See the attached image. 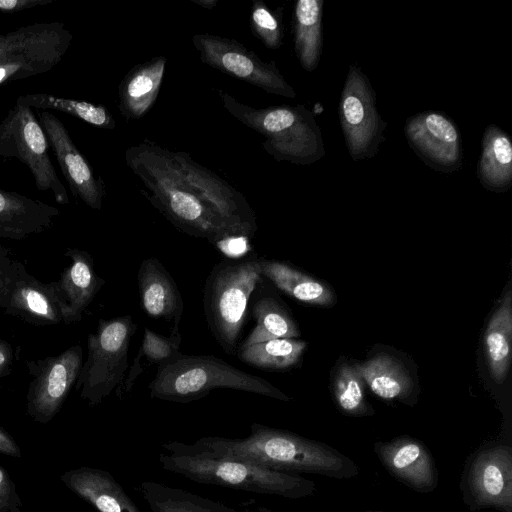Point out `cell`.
Wrapping results in <instances>:
<instances>
[{
    "mask_svg": "<svg viewBox=\"0 0 512 512\" xmlns=\"http://www.w3.org/2000/svg\"><path fill=\"white\" fill-rule=\"evenodd\" d=\"M59 210L40 200L0 189V238L22 240L53 225Z\"/></svg>",
    "mask_w": 512,
    "mask_h": 512,
    "instance_id": "20",
    "label": "cell"
},
{
    "mask_svg": "<svg viewBox=\"0 0 512 512\" xmlns=\"http://www.w3.org/2000/svg\"><path fill=\"white\" fill-rule=\"evenodd\" d=\"M192 43L204 64L267 93L289 98L296 96L274 62L263 61L237 40L201 33L192 37Z\"/></svg>",
    "mask_w": 512,
    "mask_h": 512,
    "instance_id": "11",
    "label": "cell"
},
{
    "mask_svg": "<svg viewBox=\"0 0 512 512\" xmlns=\"http://www.w3.org/2000/svg\"><path fill=\"white\" fill-rule=\"evenodd\" d=\"M125 160L142 193L179 230L222 251L253 237L257 226L245 197L189 154L145 139L126 150Z\"/></svg>",
    "mask_w": 512,
    "mask_h": 512,
    "instance_id": "1",
    "label": "cell"
},
{
    "mask_svg": "<svg viewBox=\"0 0 512 512\" xmlns=\"http://www.w3.org/2000/svg\"><path fill=\"white\" fill-rule=\"evenodd\" d=\"M219 96L229 114L265 138L262 147L276 160L309 164L324 154L319 127L304 106L255 108L222 90Z\"/></svg>",
    "mask_w": 512,
    "mask_h": 512,
    "instance_id": "4",
    "label": "cell"
},
{
    "mask_svg": "<svg viewBox=\"0 0 512 512\" xmlns=\"http://www.w3.org/2000/svg\"><path fill=\"white\" fill-rule=\"evenodd\" d=\"M218 388L255 393L282 401L290 400V397L266 379L246 373L213 355L180 353L158 366L149 384L151 398L177 403L198 400Z\"/></svg>",
    "mask_w": 512,
    "mask_h": 512,
    "instance_id": "3",
    "label": "cell"
},
{
    "mask_svg": "<svg viewBox=\"0 0 512 512\" xmlns=\"http://www.w3.org/2000/svg\"><path fill=\"white\" fill-rule=\"evenodd\" d=\"M192 2L200 5L201 7L212 9L217 4L218 0H192Z\"/></svg>",
    "mask_w": 512,
    "mask_h": 512,
    "instance_id": "40",
    "label": "cell"
},
{
    "mask_svg": "<svg viewBox=\"0 0 512 512\" xmlns=\"http://www.w3.org/2000/svg\"><path fill=\"white\" fill-rule=\"evenodd\" d=\"M405 134L411 147L432 168L450 172L460 167L459 132L443 114L425 112L411 117Z\"/></svg>",
    "mask_w": 512,
    "mask_h": 512,
    "instance_id": "17",
    "label": "cell"
},
{
    "mask_svg": "<svg viewBox=\"0 0 512 512\" xmlns=\"http://www.w3.org/2000/svg\"><path fill=\"white\" fill-rule=\"evenodd\" d=\"M481 183L494 191H505L512 182V144L502 130L487 127L478 165Z\"/></svg>",
    "mask_w": 512,
    "mask_h": 512,
    "instance_id": "24",
    "label": "cell"
},
{
    "mask_svg": "<svg viewBox=\"0 0 512 512\" xmlns=\"http://www.w3.org/2000/svg\"><path fill=\"white\" fill-rule=\"evenodd\" d=\"M10 263H11V262H10ZM9 265H10V264H9ZM9 265H8V266H9ZM8 266H0V287H1L2 282H3L4 272H5V270H6V268H7Z\"/></svg>",
    "mask_w": 512,
    "mask_h": 512,
    "instance_id": "42",
    "label": "cell"
},
{
    "mask_svg": "<svg viewBox=\"0 0 512 512\" xmlns=\"http://www.w3.org/2000/svg\"><path fill=\"white\" fill-rule=\"evenodd\" d=\"M13 361L14 351L12 345L5 339L0 338V378L6 377L11 373Z\"/></svg>",
    "mask_w": 512,
    "mask_h": 512,
    "instance_id": "37",
    "label": "cell"
},
{
    "mask_svg": "<svg viewBox=\"0 0 512 512\" xmlns=\"http://www.w3.org/2000/svg\"><path fill=\"white\" fill-rule=\"evenodd\" d=\"M71 259L70 265L57 281L50 282L55 300L65 324L78 322L83 312L105 284L97 275L89 252L68 248L64 253Z\"/></svg>",
    "mask_w": 512,
    "mask_h": 512,
    "instance_id": "18",
    "label": "cell"
},
{
    "mask_svg": "<svg viewBox=\"0 0 512 512\" xmlns=\"http://www.w3.org/2000/svg\"><path fill=\"white\" fill-rule=\"evenodd\" d=\"M6 37L0 53V87L50 71L61 61L73 40L62 22L22 26L6 33Z\"/></svg>",
    "mask_w": 512,
    "mask_h": 512,
    "instance_id": "8",
    "label": "cell"
},
{
    "mask_svg": "<svg viewBox=\"0 0 512 512\" xmlns=\"http://www.w3.org/2000/svg\"><path fill=\"white\" fill-rule=\"evenodd\" d=\"M334 394L343 413L352 416L371 414L364 399L362 378L355 367L343 365L340 368L335 379Z\"/></svg>",
    "mask_w": 512,
    "mask_h": 512,
    "instance_id": "33",
    "label": "cell"
},
{
    "mask_svg": "<svg viewBox=\"0 0 512 512\" xmlns=\"http://www.w3.org/2000/svg\"><path fill=\"white\" fill-rule=\"evenodd\" d=\"M9 249L0 244V266H8L12 259L9 257Z\"/></svg>",
    "mask_w": 512,
    "mask_h": 512,
    "instance_id": "39",
    "label": "cell"
},
{
    "mask_svg": "<svg viewBox=\"0 0 512 512\" xmlns=\"http://www.w3.org/2000/svg\"><path fill=\"white\" fill-rule=\"evenodd\" d=\"M158 460L164 470L202 484L288 499L312 496L317 489L314 481L299 474L275 471L243 461L170 453H160Z\"/></svg>",
    "mask_w": 512,
    "mask_h": 512,
    "instance_id": "5",
    "label": "cell"
},
{
    "mask_svg": "<svg viewBox=\"0 0 512 512\" xmlns=\"http://www.w3.org/2000/svg\"><path fill=\"white\" fill-rule=\"evenodd\" d=\"M162 447L170 454L231 459L290 474L310 473L339 480L359 474L356 463L336 448L259 423L250 426L245 438L203 437L192 444L169 441Z\"/></svg>",
    "mask_w": 512,
    "mask_h": 512,
    "instance_id": "2",
    "label": "cell"
},
{
    "mask_svg": "<svg viewBox=\"0 0 512 512\" xmlns=\"http://www.w3.org/2000/svg\"><path fill=\"white\" fill-rule=\"evenodd\" d=\"M259 269L262 276L298 301L316 305L333 302L328 287L284 262L259 258Z\"/></svg>",
    "mask_w": 512,
    "mask_h": 512,
    "instance_id": "23",
    "label": "cell"
},
{
    "mask_svg": "<svg viewBox=\"0 0 512 512\" xmlns=\"http://www.w3.org/2000/svg\"><path fill=\"white\" fill-rule=\"evenodd\" d=\"M261 278L259 258L250 253L218 263L206 280V321L217 343L228 354L236 351L250 296Z\"/></svg>",
    "mask_w": 512,
    "mask_h": 512,
    "instance_id": "6",
    "label": "cell"
},
{
    "mask_svg": "<svg viewBox=\"0 0 512 512\" xmlns=\"http://www.w3.org/2000/svg\"><path fill=\"white\" fill-rule=\"evenodd\" d=\"M373 450L387 472L408 488L430 493L438 486L435 460L419 439L404 435L389 441H377Z\"/></svg>",
    "mask_w": 512,
    "mask_h": 512,
    "instance_id": "16",
    "label": "cell"
},
{
    "mask_svg": "<svg viewBox=\"0 0 512 512\" xmlns=\"http://www.w3.org/2000/svg\"><path fill=\"white\" fill-rule=\"evenodd\" d=\"M364 512H387V511H382V510H367V511H364Z\"/></svg>",
    "mask_w": 512,
    "mask_h": 512,
    "instance_id": "43",
    "label": "cell"
},
{
    "mask_svg": "<svg viewBox=\"0 0 512 512\" xmlns=\"http://www.w3.org/2000/svg\"><path fill=\"white\" fill-rule=\"evenodd\" d=\"M253 35L267 48L278 49L282 44L283 26L281 10L272 11L261 0H255L250 14Z\"/></svg>",
    "mask_w": 512,
    "mask_h": 512,
    "instance_id": "34",
    "label": "cell"
},
{
    "mask_svg": "<svg viewBox=\"0 0 512 512\" xmlns=\"http://www.w3.org/2000/svg\"><path fill=\"white\" fill-rule=\"evenodd\" d=\"M139 491L152 512H237L223 503L155 481L141 482Z\"/></svg>",
    "mask_w": 512,
    "mask_h": 512,
    "instance_id": "25",
    "label": "cell"
},
{
    "mask_svg": "<svg viewBox=\"0 0 512 512\" xmlns=\"http://www.w3.org/2000/svg\"><path fill=\"white\" fill-rule=\"evenodd\" d=\"M166 67V57L157 56L135 65L118 87L119 110L127 120H138L155 104Z\"/></svg>",
    "mask_w": 512,
    "mask_h": 512,
    "instance_id": "21",
    "label": "cell"
},
{
    "mask_svg": "<svg viewBox=\"0 0 512 512\" xmlns=\"http://www.w3.org/2000/svg\"><path fill=\"white\" fill-rule=\"evenodd\" d=\"M6 42H7L6 34H4V35L0 34V53L3 51V49L6 45Z\"/></svg>",
    "mask_w": 512,
    "mask_h": 512,
    "instance_id": "41",
    "label": "cell"
},
{
    "mask_svg": "<svg viewBox=\"0 0 512 512\" xmlns=\"http://www.w3.org/2000/svg\"><path fill=\"white\" fill-rule=\"evenodd\" d=\"M32 379L27 391V414L36 422L48 423L64 404L75 386L83 350L74 345L55 356L26 361Z\"/></svg>",
    "mask_w": 512,
    "mask_h": 512,
    "instance_id": "12",
    "label": "cell"
},
{
    "mask_svg": "<svg viewBox=\"0 0 512 512\" xmlns=\"http://www.w3.org/2000/svg\"><path fill=\"white\" fill-rule=\"evenodd\" d=\"M460 490L470 511L512 512L511 445L489 442L473 451L465 461Z\"/></svg>",
    "mask_w": 512,
    "mask_h": 512,
    "instance_id": "10",
    "label": "cell"
},
{
    "mask_svg": "<svg viewBox=\"0 0 512 512\" xmlns=\"http://www.w3.org/2000/svg\"><path fill=\"white\" fill-rule=\"evenodd\" d=\"M252 314L256 325L239 347L272 339L295 338L300 335L292 317L272 297L257 300L253 305Z\"/></svg>",
    "mask_w": 512,
    "mask_h": 512,
    "instance_id": "30",
    "label": "cell"
},
{
    "mask_svg": "<svg viewBox=\"0 0 512 512\" xmlns=\"http://www.w3.org/2000/svg\"><path fill=\"white\" fill-rule=\"evenodd\" d=\"M138 288L143 310L155 319L179 325L183 299L170 273L157 258H147L139 266Z\"/></svg>",
    "mask_w": 512,
    "mask_h": 512,
    "instance_id": "19",
    "label": "cell"
},
{
    "mask_svg": "<svg viewBox=\"0 0 512 512\" xmlns=\"http://www.w3.org/2000/svg\"><path fill=\"white\" fill-rule=\"evenodd\" d=\"M306 343L294 338H279L238 347L237 357L244 363L261 369H285L295 365Z\"/></svg>",
    "mask_w": 512,
    "mask_h": 512,
    "instance_id": "32",
    "label": "cell"
},
{
    "mask_svg": "<svg viewBox=\"0 0 512 512\" xmlns=\"http://www.w3.org/2000/svg\"><path fill=\"white\" fill-rule=\"evenodd\" d=\"M20 505L15 485L6 470L0 466V512H18Z\"/></svg>",
    "mask_w": 512,
    "mask_h": 512,
    "instance_id": "35",
    "label": "cell"
},
{
    "mask_svg": "<svg viewBox=\"0 0 512 512\" xmlns=\"http://www.w3.org/2000/svg\"><path fill=\"white\" fill-rule=\"evenodd\" d=\"M340 119L346 144L353 159L372 156L383 131L381 121L365 77L350 69L340 101Z\"/></svg>",
    "mask_w": 512,
    "mask_h": 512,
    "instance_id": "13",
    "label": "cell"
},
{
    "mask_svg": "<svg viewBox=\"0 0 512 512\" xmlns=\"http://www.w3.org/2000/svg\"><path fill=\"white\" fill-rule=\"evenodd\" d=\"M48 149L46 134L32 108L15 103L0 123V156L24 163L39 191H51L57 203L68 204L66 188L57 176Z\"/></svg>",
    "mask_w": 512,
    "mask_h": 512,
    "instance_id": "9",
    "label": "cell"
},
{
    "mask_svg": "<svg viewBox=\"0 0 512 512\" xmlns=\"http://www.w3.org/2000/svg\"><path fill=\"white\" fill-rule=\"evenodd\" d=\"M39 116V123L73 196L79 197L88 207L100 210L106 194L103 179L95 175L63 123L55 115L41 110Z\"/></svg>",
    "mask_w": 512,
    "mask_h": 512,
    "instance_id": "15",
    "label": "cell"
},
{
    "mask_svg": "<svg viewBox=\"0 0 512 512\" xmlns=\"http://www.w3.org/2000/svg\"><path fill=\"white\" fill-rule=\"evenodd\" d=\"M61 479L99 512H142L108 471L80 467L64 473Z\"/></svg>",
    "mask_w": 512,
    "mask_h": 512,
    "instance_id": "22",
    "label": "cell"
},
{
    "mask_svg": "<svg viewBox=\"0 0 512 512\" xmlns=\"http://www.w3.org/2000/svg\"><path fill=\"white\" fill-rule=\"evenodd\" d=\"M321 0H299L294 12V44L304 69L313 71L321 55Z\"/></svg>",
    "mask_w": 512,
    "mask_h": 512,
    "instance_id": "27",
    "label": "cell"
},
{
    "mask_svg": "<svg viewBox=\"0 0 512 512\" xmlns=\"http://www.w3.org/2000/svg\"><path fill=\"white\" fill-rule=\"evenodd\" d=\"M16 103L40 110L63 112L98 128L112 130L116 127V122L107 108L91 102L32 93L19 96Z\"/></svg>",
    "mask_w": 512,
    "mask_h": 512,
    "instance_id": "31",
    "label": "cell"
},
{
    "mask_svg": "<svg viewBox=\"0 0 512 512\" xmlns=\"http://www.w3.org/2000/svg\"><path fill=\"white\" fill-rule=\"evenodd\" d=\"M54 0H0V12L16 13L37 6H44Z\"/></svg>",
    "mask_w": 512,
    "mask_h": 512,
    "instance_id": "36",
    "label": "cell"
},
{
    "mask_svg": "<svg viewBox=\"0 0 512 512\" xmlns=\"http://www.w3.org/2000/svg\"><path fill=\"white\" fill-rule=\"evenodd\" d=\"M0 308L5 314L35 326L63 322L50 283L37 280L18 260H11L4 272Z\"/></svg>",
    "mask_w": 512,
    "mask_h": 512,
    "instance_id": "14",
    "label": "cell"
},
{
    "mask_svg": "<svg viewBox=\"0 0 512 512\" xmlns=\"http://www.w3.org/2000/svg\"><path fill=\"white\" fill-rule=\"evenodd\" d=\"M355 369L378 397L385 400L407 397L411 384L400 364L388 355H378Z\"/></svg>",
    "mask_w": 512,
    "mask_h": 512,
    "instance_id": "29",
    "label": "cell"
},
{
    "mask_svg": "<svg viewBox=\"0 0 512 512\" xmlns=\"http://www.w3.org/2000/svg\"><path fill=\"white\" fill-rule=\"evenodd\" d=\"M0 452L19 457L21 456V450L19 446L14 442L12 437L0 427Z\"/></svg>",
    "mask_w": 512,
    "mask_h": 512,
    "instance_id": "38",
    "label": "cell"
},
{
    "mask_svg": "<svg viewBox=\"0 0 512 512\" xmlns=\"http://www.w3.org/2000/svg\"><path fill=\"white\" fill-rule=\"evenodd\" d=\"M137 324L131 315L100 319L95 333L88 334V355L83 362L75 390L95 406L121 387L128 369V350Z\"/></svg>",
    "mask_w": 512,
    "mask_h": 512,
    "instance_id": "7",
    "label": "cell"
},
{
    "mask_svg": "<svg viewBox=\"0 0 512 512\" xmlns=\"http://www.w3.org/2000/svg\"><path fill=\"white\" fill-rule=\"evenodd\" d=\"M181 339L179 325L172 326L169 336L160 335L145 327L142 344L119 390L122 393L130 392L137 378L147 368L158 367L179 355Z\"/></svg>",
    "mask_w": 512,
    "mask_h": 512,
    "instance_id": "28",
    "label": "cell"
},
{
    "mask_svg": "<svg viewBox=\"0 0 512 512\" xmlns=\"http://www.w3.org/2000/svg\"><path fill=\"white\" fill-rule=\"evenodd\" d=\"M511 291L503 298L490 319L485 332V347L491 375L502 383L508 373L511 359L512 306Z\"/></svg>",
    "mask_w": 512,
    "mask_h": 512,
    "instance_id": "26",
    "label": "cell"
}]
</instances>
